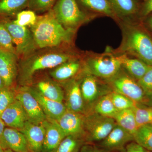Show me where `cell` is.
Instances as JSON below:
<instances>
[{
  "mask_svg": "<svg viewBox=\"0 0 152 152\" xmlns=\"http://www.w3.org/2000/svg\"><path fill=\"white\" fill-rule=\"evenodd\" d=\"M30 30L37 49L59 48L71 42L73 34L57 20L52 10L37 16L35 24Z\"/></svg>",
  "mask_w": 152,
  "mask_h": 152,
  "instance_id": "cell-1",
  "label": "cell"
},
{
  "mask_svg": "<svg viewBox=\"0 0 152 152\" xmlns=\"http://www.w3.org/2000/svg\"><path fill=\"white\" fill-rule=\"evenodd\" d=\"M74 58L73 55L60 48L36 51L28 57L20 59L22 80L30 81L37 72L56 67L63 63L73 59Z\"/></svg>",
  "mask_w": 152,
  "mask_h": 152,
  "instance_id": "cell-2",
  "label": "cell"
},
{
  "mask_svg": "<svg viewBox=\"0 0 152 152\" xmlns=\"http://www.w3.org/2000/svg\"><path fill=\"white\" fill-rule=\"evenodd\" d=\"M0 20L12 37L19 58H25L36 52L37 48L28 28L16 24L10 18H1Z\"/></svg>",
  "mask_w": 152,
  "mask_h": 152,
  "instance_id": "cell-3",
  "label": "cell"
},
{
  "mask_svg": "<svg viewBox=\"0 0 152 152\" xmlns=\"http://www.w3.org/2000/svg\"><path fill=\"white\" fill-rule=\"evenodd\" d=\"M55 18L66 29L73 33L86 20L76 0H58L52 9Z\"/></svg>",
  "mask_w": 152,
  "mask_h": 152,
  "instance_id": "cell-4",
  "label": "cell"
},
{
  "mask_svg": "<svg viewBox=\"0 0 152 152\" xmlns=\"http://www.w3.org/2000/svg\"><path fill=\"white\" fill-rule=\"evenodd\" d=\"M126 51L152 66V40L145 33L137 29L127 33L124 47Z\"/></svg>",
  "mask_w": 152,
  "mask_h": 152,
  "instance_id": "cell-5",
  "label": "cell"
},
{
  "mask_svg": "<svg viewBox=\"0 0 152 152\" xmlns=\"http://www.w3.org/2000/svg\"><path fill=\"white\" fill-rule=\"evenodd\" d=\"M91 75L96 77L109 78L116 75L122 67V56H104L90 58L86 63Z\"/></svg>",
  "mask_w": 152,
  "mask_h": 152,
  "instance_id": "cell-6",
  "label": "cell"
},
{
  "mask_svg": "<svg viewBox=\"0 0 152 152\" xmlns=\"http://www.w3.org/2000/svg\"><path fill=\"white\" fill-rule=\"evenodd\" d=\"M117 124L113 118L104 116L94 113L84 121L87 139L91 142H101L105 138Z\"/></svg>",
  "mask_w": 152,
  "mask_h": 152,
  "instance_id": "cell-7",
  "label": "cell"
},
{
  "mask_svg": "<svg viewBox=\"0 0 152 152\" xmlns=\"http://www.w3.org/2000/svg\"><path fill=\"white\" fill-rule=\"evenodd\" d=\"M114 77L112 86L115 91L124 95L136 103L140 104L145 101L146 93L131 76L122 75Z\"/></svg>",
  "mask_w": 152,
  "mask_h": 152,
  "instance_id": "cell-8",
  "label": "cell"
},
{
  "mask_svg": "<svg viewBox=\"0 0 152 152\" xmlns=\"http://www.w3.org/2000/svg\"><path fill=\"white\" fill-rule=\"evenodd\" d=\"M15 98L21 104L30 121L35 124H41L47 119V117L40 105L29 89L21 90Z\"/></svg>",
  "mask_w": 152,
  "mask_h": 152,
  "instance_id": "cell-9",
  "label": "cell"
},
{
  "mask_svg": "<svg viewBox=\"0 0 152 152\" xmlns=\"http://www.w3.org/2000/svg\"><path fill=\"white\" fill-rule=\"evenodd\" d=\"M133 141L134 136L117 124L108 135L100 142L99 147L109 152L125 151L126 145Z\"/></svg>",
  "mask_w": 152,
  "mask_h": 152,
  "instance_id": "cell-10",
  "label": "cell"
},
{
  "mask_svg": "<svg viewBox=\"0 0 152 152\" xmlns=\"http://www.w3.org/2000/svg\"><path fill=\"white\" fill-rule=\"evenodd\" d=\"M0 146L4 150L15 152H31L24 135L17 129L5 128L0 140Z\"/></svg>",
  "mask_w": 152,
  "mask_h": 152,
  "instance_id": "cell-11",
  "label": "cell"
},
{
  "mask_svg": "<svg viewBox=\"0 0 152 152\" xmlns=\"http://www.w3.org/2000/svg\"><path fill=\"white\" fill-rule=\"evenodd\" d=\"M18 59L15 53L0 49V77L6 87L12 86L15 79Z\"/></svg>",
  "mask_w": 152,
  "mask_h": 152,
  "instance_id": "cell-12",
  "label": "cell"
},
{
  "mask_svg": "<svg viewBox=\"0 0 152 152\" xmlns=\"http://www.w3.org/2000/svg\"><path fill=\"white\" fill-rule=\"evenodd\" d=\"M19 131L26 137L31 152H41L45 134V129L42 123L35 124L28 120Z\"/></svg>",
  "mask_w": 152,
  "mask_h": 152,
  "instance_id": "cell-13",
  "label": "cell"
},
{
  "mask_svg": "<svg viewBox=\"0 0 152 152\" xmlns=\"http://www.w3.org/2000/svg\"><path fill=\"white\" fill-rule=\"evenodd\" d=\"M0 118L10 127L20 130L28 121L23 106L16 99L3 112Z\"/></svg>",
  "mask_w": 152,
  "mask_h": 152,
  "instance_id": "cell-14",
  "label": "cell"
},
{
  "mask_svg": "<svg viewBox=\"0 0 152 152\" xmlns=\"http://www.w3.org/2000/svg\"><path fill=\"white\" fill-rule=\"evenodd\" d=\"M42 124L45 129L42 150L53 152L65 137V134L54 120L47 119Z\"/></svg>",
  "mask_w": 152,
  "mask_h": 152,
  "instance_id": "cell-15",
  "label": "cell"
},
{
  "mask_svg": "<svg viewBox=\"0 0 152 152\" xmlns=\"http://www.w3.org/2000/svg\"><path fill=\"white\" fill-rule=\"evenodd\" d=\"M56 121L66 136L70 135H80L83 130L84 120L78 113L67 110L65 113Z\"/></svg>",
  "mask_w": 152,
  "mask_h": 152,
  "instance_id": "cell-16",
  "label": "cell"
},
{
  "mask_svg": "<svg viewBox=\"0 0 152 152\" xmlns=\"http://www.w3.org/2000/svg\"><path fill=\"white\" fill-rule=\"evenodd\" d=\"M29 90L39 102L46 116L50 119L57 121L67 110L63 102L50 99L33 89Z\"/></svg>",
  "mask_w": 152,
  "mask_h": 152,
  "instance_id": "cell-17",
  "label": "cell"
},
{
  "mask_svg": "<svg viewBox=\"0 0 152 152\" xmlns=\"http://www.w3.org/2000/svg\"><path fill=\"white\" fill-rule=\"evenodd\" d=\"M83 100L80 83L77 82H72L69 86L67 94V109L80 113L83 110Z\"/></svg>",
  "mask_w": 152,
  "mask_h": 152,
  "instance_id": "cell-18",
  "label": "cell"
},
{
  "mask_svg": "<svg viewBox=\"0 0 152 152\" xmlns=\"http://www.w3.org/2000/svg\"><path fill=\"white\" fill-rule=\"evenodd\" d=\"M151 66L138 58H131L122 56V66L125 68L130 76L138 81L146 73Z\"/></svg>",
  "mask_w": 152,
  "mask_h": 152,
  "instance_id": "cell-19",
  "label": "cell"
},
{
  "mask_svg": "<svg viewBox=\"0 0 152 152\" xmlns=\"http://www.w3.org/2000/svg\"><path fill=\"white\" fill-rule=\"evenodd\" d=\"M80 67V62L73 59L58 66L50 74L52 77L56 80H65L75 75Z\"/></svg>",
  "mask_w": 152,
  "mask_h": 152,
  "instance_id": "cell-20",
  "label": "cell"
},
{
  "mask_svg": "<svg viewBox=\"0 0 152 152\" xmlns=\"http://www.w3.org/2000/svg\"><path fill=\"white\" fill-rule=\"evenodd\" d=\"M80 88L83 99L88 102L96 101L100 94L97 80L96 77L91 74L86 76L83 80Z\"/></svg>",
  "mask_w": 152,
  "mask_h": 152,
  "instance_id": "cell-21",
  "label": "cell"
},
{
  "mask_svg": "<svg viewBox=\"0 0 152 152\" xmlns=\"http://www.w3.org/2000/svg\"><path fill=\"white\" fill-rule=\"evenodd\" d=\"M29 0H0V18L16 16L28 7Z\"/></svg>",
  "mask_w": 152,
  "mask_h": 152,
  "instance_id": "cell-22",
  "label": "cell"
},
{
  "mask_svg": "<svg viewBox=\"0 0 152 152\" xmlns=\"http://www.w3.org/2000/svg\"><path fill=\"white\" fill-rule=\"evenodd\" d=\"M114 119L117 124L134 136L138 127L133 109L120 111Z\"/></svg>",
  "mask_w": 152,
  "mask_h": 152,
  "instance_id": "cell-23",
  "label": "cell"
},
{
  "mask_svg": "<svg viewBox=\"0 0 152 152\" xmlns=\"http://www.w3.org/2000/svg\"><path fill=\"white\" fill-rule=\"evenodd\" d=\"M39 91L50 99L62 102L64 93L58 86L50 80H42L37 85Z\"/></svg>",
  "mask_w": 152,
  "mask_h": 152,
  "instance_id": "cell-24",
  "label": "cell"
},
{
  "mask_svg": "<svg viewBox=\"0 0 152 152\" xmlns=\"http://www.w3.org/2000/svg\"><path fill=\"white\" fill-rule=\"evenodd\" d=\"M113 12L119 15L128 16L137 10L136 0H109Z\"/></svg>",
  "mask_w": 152,
  "mask_h": 152,
  "instance_id": "cell-25",
  "label": "cell"
},
{
  "mask_svg": "<svg viewBox=\"0 0 152 152\" xmlns=\"http://www.w3.org/2000/svg\"><path fill=\"white\" fill-rule=\"evenodd\" d=\"M134 141L149 151L152 152V124L138 127L134 135Z\"/></svg>",
  "mask_w": 152,
  "mask_h": 152,
  "instance_id": "cell-26",
  "label": "cell"
},
{
  "mask_svg": "<svg viewBox=\"0 0 152 152\" xmlns=\"http://www.w3.org/2000/svg\"><path fill=\"white\" fill-rule=\"evenodd\" d=\"M94 111L96 113L113 118L119 112L113 103L110 94L99 99L95 105Z\"/></svg>",
  "mask_w": 152,
  "mask_h": 152,
  "instance_id": "cell-27",
  "label": "cell"
},
{
  "mask_svg": "<svg viewBox=\"0 0 152 152\" xmlns=\"http://www.w3.org/2000/svg\"><path fill=\"white\" fill-rule=\"evenodd\" d=\"M85 7L108 16H113V11L109 0H80Z\"/></svg>",
  "mask_w": 152,
  "mask_h": 152,
  "instance_id": "cell-28",
  "label": "cell"
},
{
  "mask_svg": "<svg viewBox=\"0 0 152 152\" xmlns=\"http://www.w3.org/2000/svg\"><path fill=\"white\" fill-rule=\"evenodd\" d=\"M79 136L70 135L66 136L53 152H76L82 143Z\"/></svg>",
  "mask_w": 152,
  "mask_h": 152,
  "instance_id": "cell-29",
  "label": "cell"
},
{
  "mask_svg": "<svg viewBox=\"0 0 152 152\" xmlns=\"http://www.w3.org/2000/svg\"><path fill=\"white\" fill-rule=\"evenodd\" d=\"M138 127L145 124H152V107L139 105L133 108Z\"/></svg>",
  "mask_w": 152,
  "mask_h": 152,
  "instance_id": "cell-30",
  "label": "cell"
},
{
  "mask_svg": "<svg viewBox=\"0 0 152 152\" xmlns=\"http://www.w3.org/2000/svg\"><path fill=\"white\" fill-rule=\"evenodd\" d=\"M37 19V16L34 11L23 10L17 14L13 21L16 24L21 26L31 28L35 24Z\"/></svg>",
  "mask_w": 152,
  "mask_h": 152,
  "instance_id": "cell-31",
  "label": "cell"
},
{
  "mask_svg": "<svg viewBox=\"0 0 152 152\" xmlns=\"http://www.w3.org/2000/svg\"><path fill=\"white\" fill-rule=\"evenodd\" d=\"M110 95L114 106L119 111L133 109L137 104L124 95L117 92H113Z\"/></svg>",
  "mask_w": 152,
  "mask_h": 152,
  "instance_id": "cell-32",
  "label": "cell"
},
{
  "mask_svg": "<svg viewBox=\"0 0 152 152\" xmlns=\"http://www.w3.org/2000/svg\"><path fill=\"white\" fill-rule=\"evenodd\" d=\"M0 49L16 53L12 37L0 20Z\"/></svg>",
  "mask_w": 152,
  "mask_h": 152,
  "instance_id": "cell-33",
  "label": "cell"
},
{
  "mask_svg": "<svg viewBox=\"0 0 152 152\" xmlns=\"http://www.w3.org/2000/svg\"><path fill=\"white\" fill-rule=\"evenodd\" d=\"M56 0H29L28 7L34 12H45L53 9Z\"/></svg>",
  "mask_w": 152,
  "mask_h": 152,
  "instance_id": "cell-34",
  "label": "cell"
},
{
  "mask_svg": "<svg viewBox=\"0 0 152 152\" xmlns=\"http://www.w3.org/2000/svg\"><path fill=\"white\" fill-rule=\"evenodd\" d=\"M9 88L0 90V116L3 112L16 99L14 93Z\"/></svg>",
  "mask_w": 152,
  "mask_h": 152,
  "instance_id": "cell-35",
  "label": "cell"
},
{
  "mask_svg": "<svg viewBox=\"0 0 152 152\" xmlns=\"http://www.w3.org/2000/svg\"><path fill=\"white\" fill-rule=\"evenodd\" d=\"M138 83L146 94H152V66H150L146 73L138 81Z\"/></svg>",
  "mask_w": 152,
  "mask_h": 152,
  "instance_id": "cell-36",
  "label": "cell"
},
{
  "mask_svg": "<svg viewBox=\"0 0 152 152\" xmlns=\"http://www.w3.org/2000/svg\"><path fill=\"white\" fill-rule=\"evenodd\" d=\"M125 152H149L148 151L137 143L135 142H131L126 146Z\"/></svg>",
  "mask_w": 152,
  "mask_h": 152,
  "instance_id": "cell-37",
  "label": "cell"
},
{
  "mask_svg": "<svg viewBox=\"0 0 152 152\" xmlns=\"http://www.w3.org/2000/svg\"><path fill=\"white\" fill-rule=\"evenodd\" d=\"M80 152H109L101 148L92 145H87L82 148Z\"/></svg>",
  "mask_w": 152,
  "mask_h": 152,
  "instance_id": "cell-38",
  "label": "cell"
},
{
  "mask_svg": "<svg viewBox=\"0 0 152 152\" xmlns=\"http://www.w3.org/2000/svg\"><path fill=\"white\" fill-rule=\"evenodd\" d=\"M152 12V0H146L143 10V15L144 16H147Z\"/></svg>",
  "mask_w": 152,
  "mask_h": 152,
  "instance_id": "cell-39",
  "label": "cell"
},
{
  "mask_svg": "<svg viewBox=\"0 0 152 152\" xmlns=\"http://www.w3.org/2000/svg\"><path fill=\"white\" fill-rule=\"evenodd\" d=\"M5 126V124L1 118H0V140H1L4 131V130Z\"/></svg>",
  "mask_w": 152,
  "mask_h": 152,
  "instance_id": "cell-40",
  "label": "cell"
},
{
  "mask_svg": "<svg viewBox=\"0 0 152 152\" xmlns=\"http://www.w3.org/2000/svg\"><path fill=\"white\" fill-rule=\"evenodd\" d=\"M6 86L5 85L4 83L1 79V78L0 77V90L4 88H5Z\"/></svg>",
  "mask_w": 152,
  "mask_h": 152,
  "instance_id": "cell-41",
  "label": "cell"
},
{
  "mask_svg": "<svg viewBox=\"0 0 152 152\" xmlns=\"http://www.w3.org/2000/svg\"><path fill=\"white\" fill-rule=\"evenodd\" d=\"M148 23L151 28L152 29V17H151L148 21Z\"/></svg>",
  "mask_w": 152,
  "mask_h": 152,
  "instance_id": "cell-42",
  "label": "cell"
},
{
  "mask_svg": "<svg viewBox=\"0 0 152 152\" xmlns=\"http://www.w3.org/2000/svg\"><path fill=\"white\" fill-rule=\"evenodd\" d=\"M4 152H14L13 151H12L10 149H6L4 150Z\"/></svg>",
  "mask_w": 152,
  "mask_h": 152,
  "instance_id": "cell-43",
  "label": "cell"
},
{
  "mask_svg": "<svg viewBox=\"0 0 152 152\" xmlns=\"http://www.w3.org/2000/svg\"><path fill=\"white\" fill-rule=\"evenodd\" d=\"M0 152H4V150L1 146H0Z\"/></svg>",
  "mask_w": 152,
  "mask_h": 152,
  "instance_id": "cell-44",
  "label": "cell"
},
{
  "mask_svg": "<svg viewBox=\"0 0 152 152\" xmlns=\"http://www.w3.org/2000/svg\"><path fill=\"white\" fill-rule=\"evenodd\" d=\"M148 152H151V151H148Z\"/></svg>",
  "mask_w": 152,
  "mask_h": 152,
  "instance_id": "cell-45",
  "label": "cell"
},
{
  "mask_svg": "<svg viewBox=\"0 0 152 152\" xmlns=\"http://www.w3.org/2000/svg\"></svg>",
  "mask_w": 152,
  "mask_h": 152,
  "instance_id": "cell-46",
  "label": "cell"
}]
</instances>
